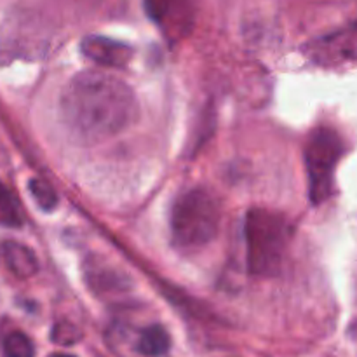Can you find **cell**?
Instances as JSON below:
<instances>
[{
    "mask_svg": "<svg viewBox=\"0 0 357 357\" xmlns=\"http://www.w3.org/2000/svg\"><path fill=\"white\" fill-rule=\"evenodd\" d=\"M138 101L131 87L112 73L86 70L61 96V117L73 138L86 145L107 142L135 124Z\"/></svg>",
    "mask_w": 357,
    "mask_h": 357,
    "instance_id": "6da1fadb",
    "label": "cell"
},
{
    "mask_svg": "<svg viewBox=\"0 0 357 357\" xmlns=\"http://www.w3.org/2000/svg\"><path fill=\"white\" fill-rule=\"evenodd\" d=\"M0 225L13 227V229L23 225V211H21L20 201L2 183H0Z\"/></svg>",
    "mask_w": 357,
    "mask_h": 357,
    "instance_id": "30bf717a",
    "label": "cell"
},
{
    "mask_svg": "<svg viewBox=\"0 0 357 357\" xmlns=\"http://www.w3.org/2000/svg\"><path fill=\"white\" fill-rule=\"evenodd\" d=\"M2 257L6 267L13 272L16 278L28 279L33 278L38 272V260L33 251L24 244L16 241H7L2 244Z\"/></svg>",
    "mask_w": 357,
    "mask_h": 357,
    "instance_id": "52a82bcc",
    "label": "cell"
},
{
    "mask_svg": "<svg viewBox=\"0 0 357 357\" xmlns=\"http://www.w3.org/2000/svg\"><path fill=\"white\" fill-rule=\"evenodd\" d=\"M3 352L7 357H33L35 347L26 335L21 333V331H14L6 337Z\"/></svg>",
    "mask_w": 357,
    "mask_h": 357,
    "instance_id": "7c38bea8",
    "label": "cell"
},
{
    "mask_svg": "<svg viewBox=\"0 0 357 357\" xmlns=\"http://www.w3.org/2000/svg\"><path fill=\"white\" fill-rule=\"evenodd\" d=\"M80 49L89 61L110 68H124L132 58V49L128 44L98 35L84 38Z\"/></svg>",
    "mask_w": 357,
    "mask_h": 357,
    "instance_id": "8992f818",
    "label": "cell"
},
{
    "mask_svg": "<svg viewBox=\"0 0 357 357\" xmlns=\"http://www.w3.org/2000/svg\"><path fill=\"white\" fill-rule=\"evenodd\" d=\"M222 211L211 192L190 188L174 201L171 209V234L176 246L197 250L211 243L220 230Z\"/></svg>",
    "mask_w": 357,
    "mask_h": 357,
    "instance_id": "3957f363",
    "label": "cell"
},
{
    "mask_svg": "<svg viewBox=\"0 0 357 357\" xmlns=\"http://www.w3.org/2000/svg\"><path fill=\"white\" fill-rule=\"evenodd\" d=\"M291 229L288 220L279 213L264 208H253L244 220L248 268L253 275H275L284 261Z\"/></svg>",
    "mask_w": 357,
    "mask_h": 357,
    "instance_id": "7a4b0ae2",
    "label": "cell"
},
{
    "mask_svg": "<svg viewBox=\"0 0 357 357\" xmlns=\"http://www.w3.org/2000/svg\"><path fill=\"white\" fill-rule=\"evenodd\" d=\"M49 357H75L72 354H61V352H56V354H51Z\"/></svg>",
    "mask_w": 357,
    "mask_h": 357,
    "instance_id": "5bb4252c",
    "label": "cell"
},
{
    "mask_svg": "<svg viewBox=\"0 0 357 357\" xmlns=\"http://www.w3.org/2000/svg\"><path fill=\"white\" fill-rule=\"evenodd\" d=\"M323 45L333 59L357 61V23L326 37Z\"/></svg>",
    "mask_w": 357,
    "mask_h": 357,
    "instance_id": "ba28073f",
    "label": "cell"
},
{
    "mask_svg": "<svg viewBox=\"0 0 357 357\" xmlns=\"http://www.w3.org/2000/svg\"><path fill=\"white\" fill-rule=\"evenodd\" d=\"M150 20L169 37H183L192 24V9L188 0H145Z\"/></svg>",
    "mask_w": 357,
    "mask_h": 357,
    "instance_id": "5b68a950",
    "label": "cell"
},
{
    "mask_svg": "<svg viewBox=\"0 0 357 357\" xmlns=\"http://www.w3.org/2000/svg\"><path fill=\"white\" fill-rule=\"evenodd\" d=\"M28 188H30V194L33 197V201L37 202V206L44 211H51L58 204V195H56L54 188L47 183V181L40 180V178H31L28 181Z\"/></svg>",
    "mask_w": 357,
    "mask_h": 357,
    "instance_id": "8fae6325",
    "label": "cell"
},
{
    "mask_svg": "<svg viewBox=\"0 0 357 357\" xmlns=\"http://www.w3.org/2000/svg\"><path fill=\"white\" fill-rule=\"evenodd\" d=\"M51 340L56 345H61V347H70V345H75L82 340V331L75 324L68 323V321H61V323L54 324V328H52Z\"/></svg>",
    "mask_w": 357,
    "mask_h": 357,
    "instance_id": "4fadbf2b",
    "label": "cell"
},
{
    "mask_svg": "<svg viewBox=\"0 0 357 357\" xmlns=\"http://www.w3.org/2000/svg\"><path fill=\"white\" fill-rule=\"evenodd\" d=\"M344 155V143L331 128H317L305 145V167L309 178V197L312 204H323L333 192V176Z\"/></svg>",
    "mask_w": 357,
    "mask_h": 357,
    "instance_id": "277c9868",
    "label": "cell"
},
{
    "mask_svg": "<svg viewBox=\"0 0 357 357\" xmlns=\"http://www.w3.org/2000/svg\"><path fill=\"white\" fill-rule=\"evenodd\" d=\"M171 347L169 333L159 324L145 328L138 338V352L145 357H160Z\"/></svg>",
    "mask_w": 357,
    "mask_h": 357,
    "instance_id": "9c48e42d",
    "label": "cell"
}]
</instances>
